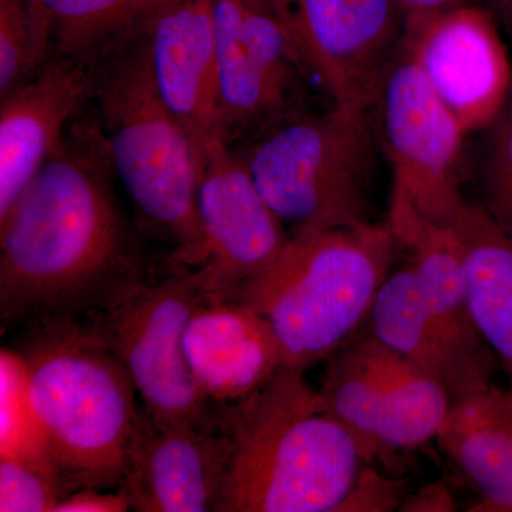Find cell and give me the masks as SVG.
<instances>
[{"label": "cell", "mask_w": 512, "mask_h": 512, "mask_svg": "<svg viewBox=\"0 0 512 512\" xmlns=\"http://www.w3.org/2000/svg\"><path fill=\"white\" fill-rule=\"evenodd\" d=\"M55 57L52 20L40 0H0V96Z\"/></svg>", "instance_id": "603a6c76"}, {"label": "cell", "mask_w": 512, "mask_h": 512, "mask_svg": "<svg viewBox=\"0 0 512 512\" xmlns=\"http://www.w3.org/2000/svg\"><path fill=\"white\" fill-rule=\"evenodd\" d=\"M173 0H40L52 20L55 56L92 67L143 35Z\"/></svg>", "instance_id": "7402d4cb"}, {"label": "cell", "mask_w": 512, "mask_h": 512, "mask_svg": "<svg viewBox=\"0 0 512 512\" xmlns=\"http://www.w3.org/2000/svg\"><path fill=\"white\" fill-rule=\"evenodd\" d=\"M231 451L215 512H339L362 454L301 370L224 410Z\"/></svg>", "instance_id": "7a4b0ae2"}, {"label": "cell", "mask_w": 512, "mask_h": 512, "mask_svg": "<svg viewBox=\"0 0 512 512\" xmlns=\"http://www.w3.org/2000/svg\"><path fill=\"white\" fill-rule=\"evenodd\" d=\"M369 322L370 335L434 377L447 390L451 403L490 386L460 359L431 318L409 261L387 276Z\"/></svg>", "instance_id": "44dd1931"}, {"label": "cell", "mask_w": 512, "mask_h": 512, "mask_svg": "<svg viewBox=\"0 0 512 512\" xmlns=\"http://www.w3.org/2000/svg\"><path fill=\"white\" fill-rule=\"evenodd\" d=\"M229 451L224 427L158 423L144 410L133 464L121 487L131 510L215 512Z\"/></svg>", "instance_id": "2e32d148"}, {"label": "cell", "mask_w": 512, "mask_h": 512, "mask_svg": "<svg viewBox=\"0 0 512 512\" xmlns=\"http://www.w3.org/2000/svg\"><path fill=\"white\" fill-rule=\"evenodd\" d=\"M448 227L460 242L471 315L512 383V234L483 205L467 200Z\"/></svg>", "instance_id": "ffe728a7"}, {"label": "cell", "mask_w": 512, "mask_h": 512, "mask_svg": "<svg viewBox=\"0 0 512 512\" xmlns=\"http://www.w3.org/2000/svg\"><path fill=\"white\" fill-rule=\"evenodd\" d=\"M92 92V67L55 56L0 96V218L62 148L64 127Z\"/></svg>", "instance_id": "9a60e30c"}, {"label": "cell", "mask_w": 512, "mask_h": 512, "mask_svg": "<svg viewBox=\"0 0 512 512\" xmlns=\"http://www.w3.org/2000/svg\"><path fill=\"white\" fill-rule=\"evenodd\" d=\"M212 13L222 138L232 146L303 113L311 67L281 19L262 0H212Z\"/></svg>", "instance_id": "30bf717a"}, {"label": "cell", "mask_w": 512, "mask_h": 512, "mask_svg": "<svg viewBox=\"0 0 512 512\" xmlns=\"http://www.w3.org/2000/svg\"><path fill=\"white\" fill-rule=\"evenodd\" d=\"M33 412L70 493L123 487L144 407L127 370L83 320L29 323L20 349Z\"/></svg>", "instance_id": "3957f363"}, {"label": "cell", "mask_w": 512, "mask_h": 512, "mask_svg": "<svg viewBox=\"0 0 512 512\" xmlns=\"http://www.w3.org/2000/svg\"><path fill=\"white\" fill-rule=\"evenodd\" d=\"M238 154L291 237L372 222L376 136L370 113L336 104L323 113L303 111Z\"/></svg>", "instance_id": "8992f818"}, {"label": "cell", "mask_w": 512, "mask_h": 512, "mask_svg": "<svg viewBox=\"0 0 512 512\" xmlns=\"http://www.w3.org/2000/svg\"><path fill=\"white\" fill-rule=\"evenodd\" d=\"M0 456L50 460L18 350L0 352Z\"/></svg>", "instance_id": "cb8c5ba5"}, {"label": "cell", "mask_w": 512, "mask_h": 512, "mask_svg": "<svg viewBox=\"0 0 512 512\" xmlns=\"http://www.w3.org/2000/svg\"><path fill=\"white\" fill-rule=\"evenodd\" d=\"M92 72L111 167L144 221L173 244L170 261L200 268L201 168L190 134L154 84L144 33Z\"/></svg>", "instance_id": "5b68a950"}, {"label": "cell", "mask_w": 512, "mask_h": 512, "mask_svg": "<svg viewBox=\"0 0 512 512\" xmlns=\"http://www.w3.org/2000/svg\"><path fill=\"white\" fill-rule=\"evenodd\" d=\"M456 504L453 494L444 484H430L421 488L416 494H407L399 511L434 512L454 511Z\"/></svg>", "instance_id": "f1b7e54d"}, {"label": "cell", "mask_w": 512, "mask_h": 512, "mask_svg": "<svg viewBox=\"0 0 512 512\" xmlns=\"http://www.w3.org/2000/svg\"><path fill=\"white\" fill-rule=\"evenodd\" d=\"M485 210L512 234V97L488 127L481 165Z\"/></svg>", "instance_id": "484cf974"}, {"label": "cell", "mask_w": 512, "mask_h": 512, "mask_svg": "<svg viewBox=\"0 0 512 512\" xmlns=\"http://www.w3.org/2000/svg\"><path fill=\"white\" fill-rule=\"evenodd\" d=\"M404 22L402 0H303V56L333 104L372 111Z\"/></svg>", "instance_id": "4fadbf2b"}, {"label": "cell", "mask_w": 512, "mask_h": 512, "mask_svg": "<svg viewBox=\"0 0 512 512\" xmlns=\"http://www.w3.org/2000/svg\"><path fill=\"white\" fill-rule=\"evenodd\" d=\"M478 3L477 0H402L404 12L407 15L439 12V10L456 8V6Z\"/></svg>", "instance_id": "4dcf8cb0"}, {"label": "cell", "mask_w": 512, "mask_h": 512, "mask_svg": "<svg viewBox=\"0 0 512 512\" xmlns=\"http://www.w3.org/2000/svg\"><path fill=\"white\" fill-rule=\"evenodd\" d=\"M406 497V481L403 478L382 473L375 466L365 464L339 512L399 511Z\"/></svg>", "instance_id": "4316f807"}, {"label": "cell", "mask_w": 512, "mask_h": 512, "mask_svg": "<svg viewBox=\"0 0 512 512\" xmlns=\"http://www.w3.org/2000/svg\"><path fill=\"white\" fill-rule=\"evenodd\" d=\"M372 111L377 140L392 165V198L406 201L424 220L450 224L466 200L458 185L466 133L402 46Z\"/></svg>", "instance_id": "9c48e42d"}, {"label": "cell", "mask_w": 512, "mask_h": 512, "mask_svg": "<svg viewBox=\"0 0 512 512\" xmlns=\"http://www.w3.org/2000/svg\"><path fill=\"white\" fill-rule=\"evenodd\" d=\"M161 99L190 134L202 173L220 128L217 37L212 0H173L144 30Z\"/></svg>", "instance_id": "5bb4252c"}, {"label": "cell", "mask_w": 512, "mask_h": 512, "mask_svg": "<svg viewBox=\"0 0 512 512\" xmlns=\"http://www.w3.org/2000/svg\"><path fill=\"white\" fill-rule=\"evenodd\" d=\"M184 350L198 392L221 413L284 369L271 323L225 296L212 295L198 306L185 330Z\"/></svg>", "instance_id": "e0dca14e"}, {"label": "cell", "mask_w": 512, "mask_h": 512, "mask_svg": "<svg viewBox=\"0 0 512 512\" xmlns=\"http://www.w3.org/2000/svg\"><path fill=\"white\" fill-rule=\"evenodd\" d=\"M436 441L477 491L471 510L512 512V386L453 403Z\"/></svg>", "instance_id": "d6986e66"}, {"label": "cell", "mask_w": 512, "mask_h": 512, "mask_svg": "<svg viewBox=\"0 0 512 512\" xmlns=\"http://www.w3.org/2000/svg\"><path fill=\"white\" fill-rule=\"evenodd\" d=\"M131 510L126 491L116 493L101 488H77L57 503L53 512H126Z\"/></svg>", "instance_id": "83f0119b"}, {"label": "cell", "mask_w": 512, "mask_h": 512, "mask_svg": "<svg viewBox=\"0 0 512 512\" xmlns=\"http://www.w3.org/2000/svg\"><path fill=\"white\" fill-rule=\"evenodd\" d=\"M197 211L204 242L200 268L212 295H231L262 274L291 238L224 138L205 151Z\"/></svg>", "instance_id": "7c38bea8"}, {"label": "cell", "mask_w": 512, "mask_h": 512, "mask_svg": "<svg viewBox=\"0 0 512 512\" xmlns=\"http://www.w3.org/2000/svg\"><path fill=\"white\" fill-rule=\"evenodd\" d=\"M387 222L406 249L421 295L444 338L484 383H493L500 366L471 315L466 269L453 229L424 220L396 198H390Z\"/></svg>", "instance_id": "ac0fdd59"}, {"label": "cell", "mask_w": 512, "mask_h": 512, "mask_svg": "<svg viewBox=\"0 0 512 512\" xmlns=\"http://www.w3.org/2000/svg\"><path fill=\"white\" fill-rule=\"evenodd\" d=\"M477 2L490 10L495 19H500L508 29L512 30V0H477Z\"/></svg>", "instance_id": "1f68e13d"}, {"label": "cell", "mask_w": 512, "mask_h": 512, "mask_svg": "<svg viewBox=\"0 0 512 512\" xmlns=\"http://www.w3.org/2000/svg\"><path fill=\"white\" fill-rule=\"evenodd\" d=\"M262 2L281 19V22L284 23L286 29L291 32L293 39L298 43L299 49H301L302 52L301 16L303 0H262Z\"/></svg>", "instance_id": "f546056e"}, {"label": "cell", "mask_w": 512, "mask_h": 512, "mask_svg": "<svg viewBox=\"0 0 512 512\" xmlns=\"http://www.w3.org/2000/svg\"><path fill=\"white\" fill-rule=\"evenodd\" d=\"M402 249L387 221L299 232L262 274L225 298L264 316L284 369L306 372L352 342Z\"/></svg>", "instance_id": "277c9868"}, {"label": "cell", "mask_w": 512, "mask_h": 512, "mask_svg": "<svg viewBox=\"0 0 512 512\" xmlns=\"http://www.w3.org/2000/svg\"><path fill=\"white\" fill-rule=\"evenodd\" d=\"M100 137L66 144L0 218L2 330L87 320L141 278Z\"/></svg>", "instance_id": "6da1fadb"}, {"label": "cell", "mask_w": 512, "mask_h": 512, "mask_svg": "<svg viewBox=\"0 0 512 512\" xmlns=\"http://www.w3.org/2000/svg\"><path fill=\"white\" fill-rule=\"evenodd\" d=\"M495 20L480 3H468L404 22L400 46L466 136L488 130L511 99V63Z\"/></svg>", "instance_id": "8fae6325"}, {"label": "cell", "mask_w": 512, "mask_h": 512, "mask_svg": "<svg viewBox=\"0 0 512 512\" xmlns=\"http://www.w3.org/2000/svg\"><path fill=\"white\" fill-rule=\"evenodd\" d=\"M210 296L204 269L168 261L164 274H144L83 320L120 360L158 423L222 429L224 414L198 392L184 350L188 323Z\"/></svg>", "instance_id": "52a82bcc"}, {"label": "cell", "mask_w": 512, "mask_h": 512, "mask_svg": "<svg viewBox=\"0 0 512 512\" xmlns=\"http://www.w3.org/2000/svg\"><path fill=\"white\" fill-rule=\"evenodd\" d=\"M69 493L52 460L0 456V511L53 512Z\"/></svg>", "instance_id": "d4e9b609"}, {"label": "cell", "mask_w": 512, "mask_h": 512, "mask_svg": "<svg viewBox=\"0 0 512 512\" xmlns=\"http://www.w3.org/2000/svg\"><path fill=\"white\" fill-rule=\"evenodd\" d=\"M511 97H512V92H511Z\"/></svg>", "instance_id": "d6a6232c"}, {"label": "cell", "mask_w": 512, "mask_h": 512, "mask_svg": "<svg viewBox=\"0 0 512 512\" xmlns=\"http://www.w3.org/2000/svg\"><path fill=\"white\" fill-rule=\"evenodd\" d=\"M318 392L365 463L375 467L394 468L397 453L436 440L453 406L434 377L373 335L349 342L326 360Z\"/></svg>", "instance_id": "ba28073f"}]
</instances>
